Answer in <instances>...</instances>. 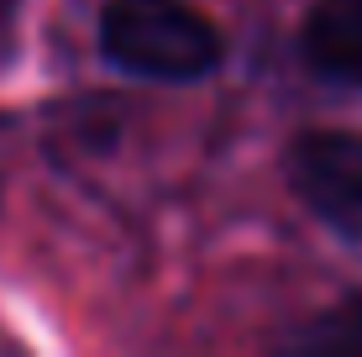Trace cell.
I'll use <instances>...</instances> for the list:
<instances>
[{
	"label": "cell",
	"instance_id": "cell-2",
	"mask_svg": "<svg viewBox=\"0 0 362 357\" xmlns=\"http://www.w3.org/2000/svg\"><path fill=\"white\" fill-rule=\"evenodd\" d=\"M299 205L346 242H362V137L357 131H299L284 158Z\"/></svg>",
	"mask_w": 362,
	"mask_h": 357
},
{
	"label": "cell",
	"instance_id": "cell-3",
	"mask_svg": "<svg viewBox=\"0 0 362 357\" xmlns=\"http://www.w3.org/2000/svg\"><path fill=\"white\" fill-rule=\"evenodd\" d=\"M299 53L320 79L362 90V0H315L299 27Z\"/></svg>",
	"mask_w": 362,
	"mask_h": 357
},
{
	"label": "cell",
	"instance_id": "cell-1",
	"mask_svg": "<svg viewBox=\"0 0 362 357\" xmlns=\"http://www.w3.org/2000/svg\"><path fill=\"white\" fill-rule=\"evenodd\" d=\"M100 53L136 79H205L216 74L221 32L189 0H105L100 11Z\"/></svg>",
	"mask_w": 362,
	"mask_h": 357
}]
</instances>
